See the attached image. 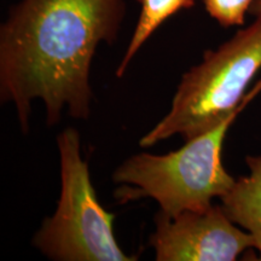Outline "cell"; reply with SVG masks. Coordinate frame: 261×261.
Masks as SVG:
<instances>
[{
	"instance_id": "cell-1",
	"label": "cell",
	"mask_w": 261,
	"mask_h": 261,
	"mask_svg": "<svg viewBox=\"0 0 261 261\" xmlns=\"http://www.w3.org/2000/svg\"><path fill=\"white\" fill-rule=\"evenodd\" d=\"M126 9V0H18L10 8L0 25V100L14 106L22 132L34 100L50 126L64 110L89 119L94 55L116 41Z\"/></svg>"
},
{
	"instance_id": "cell-2",
	"label": "cell",
	"mask_w": 261,
	"mask_h": 261,
	"mask_svg": "<svg viewBox=\"0 0 261 261\" xmlns=\"http://www.w3.org/2000/svg\"><path fill=\"white\" fill-rule=\"evenodd\" d=\"M261 92V80L219 125L187 140L180 149L166 155L139 152L125 160L113 173V181L123 185L116 191L120 202L150 197L161 213L174 217L188 211H204L213 198L224 197L236 182L223 165V144L241 112Z\"/></svg>"
},
{
	"instance_id": "cell-3",
	"label": "cell",
	"mask_w": 261,
	"mask_h": 261,
	"mask_svg": "<svg viewBox=\"0 0 261 261\" xmlns=\"http://www.w3.org/2000/svg\"><path fill=\"white\" fill-rule=\"evenodd\" d=\"M261 69V16L181 76L171 109L139 140L142 148L181 136L187 142L207 132L237 109Z\"/></svg>"
},
{
	"instance_id": "cell-4",
	"label": "cell",
	"mask_w": 261,
	"mask_h": 261,
	"mask_svg": "<svg viewBox=\"0 0 261 261\" xmlns=\"http://www.w3.org/2000/svg\"><path fill=\"white\" fill-rule=\"evenodd\" d=\"M61 195L57 208L33 236V246L55 261H135L114 234L115 215L99 203L89 163L81 156L80 135L73 127L57 137Z\"/></svg>"
},
{
	"instance_id": "cell-5",
	"label": "cell",
	"mask_w": 261,
	"mask_h": 261,
	"mask_svg": "<svg viewBox=\"0 0 261 261\" xmlns=\"http://www.w3.org/2000/svg\"><path fill=\"white\" fill-rule=\"evenodd\" d=\"M155 225L149 243L158 261H233L254 248L252 236L214 203L174 217L159 212Z\"/></svg>"
},
{
	"instance_id": "cell-6",
	"label": "cell",
	"mask_w": 261,
	"mask_h": 261,
	"mask_svg": "<svg viewBox=\"0 0 261 261\" xmlns=\"http://www.w3.org/2000/svg\"><path fill=\"white\" fill-rule=\"evenodd\" d=\"M246 163L249 174L236 179L220 200L227 217L252 236L261 260V155L247 156Z\"/></svg>"
},
{
	"instance_id": "cell-7",
	"label": "cell",
	"mask_w": 261,
	"mask_h": 261,
	"mask_svg": "<svg viewBox=\"0 0 261 261\" xmlns=\"http://www.w3.org/2000/svg\"><path fill=\"white\" fill-rule=\"evenodd\" d=\"M137 3L140 6V12L128 46L117 65L115 73L117 77L125 75L130 62L143 45L168 18L181 10L194 8L196 0H137Z\"/></svg>"
},
{
	"instance_id": "cell-8",
	"label": "cell",
	"mask_w": 261,
	"mask_h": 261,
	"mask_svg": "<svg viewBox=\"0 0 261 261\" xmlns=\"http://www.w3.org/2000/svg\"><path fill=\"white\" fill-rule=\"evenodd\" d=\"M207 14L223 27L243 25L254 0H202Z\"/></svg>"
},
{
	"instance_id": "cell-9",
	"label": "cell",
	"mask_w": 261,
	"mask_h": 261,
	"mask_svg": "<svg viewBox=\"0 0 261 261\" xmlns=\"http://www.w3.org/2000/svg\"><path fill=\"white\" fill-rule=\"evenodd\" d=\"M249 14L253 15L254 17H256V16H261V0H254L252 6H250Z\"/></svg>"
}]
</instances>
